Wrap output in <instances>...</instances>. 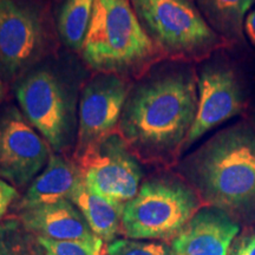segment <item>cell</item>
<instances>
[{
    "instance_id": "24",
    "label": "cell",
    "mask_w": 255,
    "mask_h": 255,
    "mask_svg": "<svg viewBox=\"0 0 255 255\" xmlns=\"http://www.w3.org/2000/svg\"><path fill=\"white\" fill-rule=\"evenodd\" d=\"M2 84H1V81H0V102H1V100H2Z\"/></svg>"
},
{
    "instance_id": "6",
    "label": "cell",
    "mask_w": 255,
    "mask_h": 255,
    "mask_svg": "<svg viewBox=\"0 0 255 255\" xmlns=\"http://www.w3.org/2000/svg\"><path fill=\"white\" fill-rule=\"evenodd\" d=\"M75 164L92 191L116 202H129L141 187V165L120 135L110 133L76 154Z\"/></svg>"
},
{
    "instance_id": "11",
    "label": "cell",
    "mask_w": 255,
    "mask_h": 255,
    "mask_svg": "<svg viewBox=\"0 0 255 255\" xmlns=\"http://www.w3.org/2000/svg\"><path fill=\"white\" fill-rule=\"evenodd\" d=\"M43 46L37 14L14 0H0V66L17 75L36 59Z\"/></svg>"
},
{
    "instance_id": "14",
    "label": "cell",
    "mask_w": 255,
    "mask_h": 255,
    "mask_svg": "<svg viewBox=\"0 0 255 255\" xmlns=\"http://www.w3.org/2000/svg\"><path fill=\"white\" fill-rule=\"evenodd\" d=\"M81 176L75 163L59 155H51L44 170L32 181L15 210L31 208L56 201L70 200Z\"/></svg>"
},
{
    "instance_id": "18",
    "label": "cell",
    "mask_w": 255,
    "mask_h": 255,
    "mask_svg": "<svg viewBox=\"0 0 255 255\" xmlns=\"http://www.w3.org/2000/svg\"><path fill=\"white\" fill-rule=\"evenodd\" d=\"M0 255H46L39 238L15 218L0 220Z\"/></svg>"
},
{
    "instance_id": "5",
    "label": "cell",
    "mask_w": 255,
    "mask_h": 255,
    "mask_svg": "<svg viewBox=\"0 0 255 255\" xmlns=\"http://www.w3.org/2000/svg\"><path fill=\"white\" fill-rule=\"evenodd\" d=\"M161 53L176 60L207 58L229 44L209 26L193 0H130Z\"/></svg>"
},
{
    "instance_id": "8",
    "label": "cell",
    "mask_w": 255,
    "mask_h": 255,
    "mask_svg": "<svg viewBox=\"0 0 255 255\" xmlns=\"http://www.w3.org/2000/svg\"><path fill=\"white\" fill-rule=\"evenodd\" d=\"M49 143L17 108L0 116V178L14 188L31 184L51 157Z\"/></svg>"
},
{
    "instance_id": "7",
    "label": "cell",
    "mask_w": 255,
    "mask_h": 255,
    "mask_svg": "<svg viewBox=\"0 0 255 255\" xmlns=\"http://www.w3.org/2000/svg\"><path fill=\"white\" fill-rule=\"evenodd\" d=\"M18 103L26 120L51 148L62 151L70 142L71 115L66 92L52 72L37 70L15 89Z\"/></svg>"
},
{
    "instance_id": "16",
    "label": "cell",
    "mask_w": 255,
    "mask_h": 255,
    "mask_svg": "<svg viewBox=\"0 0 255 255\" xmlns=\"http://www.w3.org/2000/svg\"><path fill=\"white\" fill-rule=\"evenodd\" d=\"M254 2L255 0H196L209 26L229 44L244 40L245 21Z\"/></svg>"
},
{
    "instance_id": "3",
    "label": "cell",
    "mask_w": 255,
    "mask_h": 255,
    "mask_svg": "<svg viewBox=\"0 0 255 255\" xmlns=\"http://www.w3.org/2000/svg\"><path fill=\"white\" fill-rule=\"evenodd\" d=\"M82 52L91 68L103 73L142 68L161 53L139 23L130 0H95Z\"/></svg>"
},
{
    "instance_id": "22",
    "label": "cell",
    "mask_w": 255,
    "mask_h": 255,
    "mask_svg": "<svg viewBox=\"0 0 255 255\" xmlns=\"http://www.w3.org/2000/svg\"><path fill=\"white\" fill-rule=\"evenodd\" d=\"M18 199L15 188L0 178V220H2L14 200Z\"/></svg>"
},
{
    "instance_id": "15",
    "label": "cell",
    "mask_w": 255,
    "mask_h": 255,
    "mask_svg": "<svg viewBox=\"0 0 255 255\" xmlns=\"http://www.w3.org/2000/svg\"><path fill=\"white\" fill-rule=\"evenodd\" d=\"M70 201L79 209L89 227L98 239L109 245L122 234V218L126 203L98 195L79 181Z\"/></svg>"
},
{
    "instance_id": "21",
    "label": "cell",
    "mask_w": 255,
    "mask_h": 255,
    "mask_svg": "<svg viewBox=\"0 0 255 255\" xmlns=\"http://www.w3.org/2000/svg\"><path fill=\"white\" fill-rule=\"evenodd\" d=\"M229 255H255V229L239 235L233 242Z\"/></svg>"
},
{
    "instance_id": "4",
    "label": "cell",
    "mask_w": 255,
    "mask_h": 255,
    "mask_svg": "<svg viewBox=\"0 0 255 255\" xmlns=\"http://www.w3.org/2000/svg\"><path fill=\"white\" fill-rule=\"evenodd\" d=\"M202 205L182 177L159 175L149 178L124 206L122 234L133 240L170 242Z\"/></svg>"
},
{
    "instance_id": "9",
    "label": "cell",
    "mask_w": 255,
    "mask_h": 255,
    "mask_svg": "<svg viewBox=\"0 0 255 255\" xmlns=\"http://www.w3.org/2000/svg\"><path fill=\"white\" fill-rule=\"evenodd\" d=\"M197 110L195 121L184 143L183 151L197 139L244 109L245 98L234 70L221 63H210L197 77Z\"/></svg>"
},
{
    "instance_id": "20",
    "label": "cell",
    "mask_w": 255,
    "mask_h": 255,
    "mask_svg": "<svg viewBox=\"0 0 255 255\" xmlns=\"http://www.w3.org/2000/svg\"><path fill=\"white\" fill-rule=\"evenodd\" d=\"M40 244L45 248L46 255H102L92 248L78 242L56 241L39 238Z\"/></svg>"
},
{
    "instance_id": "10",
    "label": "cell",
    "mask_w": 255,
    "mask_h": 255,
    "mask_svg": "<svg viewBox=\"0 0 255 255\" xmlns=\"http://www.w3.org/2000/svg\"><path fill=\"white\" fill-rule=\"evenodd\" d=\"M128 94L126 83L115 73H102L85 87L79 103L76 154L110 135L120 123Z\"/></svg>"
},
{
    "instance_id": "1",
    "label": "cell",
    "mask_w": 255,
    "mask_h": 255,
    "mask_svg": "<svg viewBox=\"0 0 255 255\" xmlns=\"http://www.w3.org/2000/svg\"><path fill=\"white\" fill-rule=\"evenodd\" d=\"M197 76L187 66L148 76L128 94L121 136L135 156L168 162L183 151L197 110Z\"/></svg>"
},
{
    "instance_id": "23",
    "label": "cell",
    "mask_w": 255,
    "mask_h": 255,
    "mask_svg": "<svg viewBox=\"0 0 255 255\" xmlns=\"http://www.w3.org/2000/svg\"><path fill=\"white\" fill-rule=\"evenodd\" d=\"M245 32L248 39L251 40L252 45L255 47V9L247 14L246 21H245Z\"/></svg>"
},
{
    "instance_id": "12",
    "label": "cell",
    "mask_w": 255,
    "mask_h": 255,
    "mask_svg": "<svg viewBox=\"0 0 255 255\" xmlns=\"http://www.w3.org/2000/svg\"><path fill=\"white\" fill-rule=\"evenodd\" d=\"M15 218L38 238L78 242L102 255L105 253L104 242L96 237L79 209L68 199L18 210Z\"/></svg>"
},
{
    "instance_id": "13",
    "label": "cell",
    "mask_w": 255,
    "mask_h": 255,
    "mask_svg": "<svg viewBox=\"0 0 255 255\" xmlns=\"http://www.w3.org/2000/svg\"><path fill=\"white\" fill-rule=\"evenodd\" d=\"M240 223L215 207L199 209L169 242L174 255H229Z\"/></svg>"
},
{
    "instance_id": "17",
    "label": "cell",
    "mask_w": 255,
    "mask_h": 255,
    "mask_svg": "<svg viewBox=\"0 0 255 255\" xmlns=\"http://www.w3.org/2000/svg\"><path fill=\"white\" fill-rule=\"evenodd\" d=\"M95 0H65L58 17V31L70 49H83L90 27Z\"/></svg>"
},
{
    "instance_id": "19",
    "label": "cell",
    "mask_w": 255,
    "mask_h": 255,
    "mask_svg": "<svg viewBox=\"0 0 255 255\" xmlns=\"http://www.w3.org/2000/svg\"><path fill=\"white\" fill-rule=\"evenodd\" d=\"M104 255H174V253L167 242L117 239L108 245Z\"/></svg>"
},
{
    "instance_id": "2",
    "label": "cell",
    "mask_w": 255,
    "mask_h": 255,
    "mask_svg": "<svg viewBox=\"0 0 255 255\" xmlns=\"http://www.w3.org/2000/svg\"><path fill=\"white\" fill-rule=\"evenodd\" d=\"M206 206L255 222V130L241 122L222 130L178 165Z\"/></svg>"
}]
</instances>
